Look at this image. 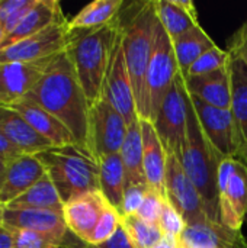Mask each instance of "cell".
<instances>
[{
  "label": "cell",
  "instance_id": "obj_1",
  "mask_svg": "<svg viewBox=\"0 0 247 248\" xmlns=\"http://www.w3.org/2000/svg\"><path fill=\"white\" fill-rule=\"evenodd\" d=\"M26 97L55 116L73 134L76 144L89 151L90 105L66 51L54 57Z\"/></svg>",
  "mask_w": 247,
  "mask_h": 248
},
{
  "label": "cell",
  "instance_id": "obj_2",
  "mask_svg": "<svg viewBox=\"0 0 247 248\" xmlns=\"http://www.w3.org/2000/svg\"><path fill=\"white\" fill-rule=\"evenodd\" d=\"M118 23L125 62L135 94L138 118L151 121L147 97V70L159 25L156 0L125 3L118 15Z\"/></svg>",
  "mask_w": 247,
  "mask_h": 248
},
{
  "label": "cell",
  "instance_id": "obj_3",
  "mask_svg": "<svg viewBox=\"0 0 247 248\" xmlns=\"http://www.w3.org/2000/svg\"><path fill=\"white\" fill-rule=\"evenodd\" d=\"M118 16L96 29L70 31L66 52L74 67L80 86L92 106L103 96L111 52L118 36Z\"/></svg>",
  "mask_w": 247,
  "mask_h": 248
},
{
  "label": "cell",
  "instance_id": "obj_4",
  "mask_svg": "<svg viewBox=\"0 0 247 248\" xmlns=\"http://www.w3.org/2000/svg\"><path fill=\"white\" fill-rule=\"evenodd\" d=\"M47 176L54 183L63 203L93 192H100L99 161L90 151L71 144L51 147L36 154Z\"/></svg>",
  "mask_w": 247,
  "mask_h": 248
},
{
  "label": "cell",
  "instance_id": "obj_5",
  "mask_svg": "<svg viewBox=\"0 0 247 248\" xmlns=\"http://www.w3.org/2000/svg\"><path fill=\"white\" fill-rule=\"evenodd\" d=\"M220 154L214 150L211 142L207 140L195 109L192 106L191 97L188 100V138L186 148L181 158V163L186 171V174L194 182L198 189L210 221H220V209H218V167L221 163Z\"/></svg>",
  "mask_w": 247,
  "mask_h": 248
},
{
  "label": "cell",
  "instance_id": "obj_6",
  "mask_svg": "<svg viewBox=\"0 0 247 248\" xmlns=\"http://www.w3.org/2000/svg\"><path fill=\"white\" fill-rule=\"evenodd\" d=\"M188 100L189 93L186 90L183 76L179 73L153 121L166 153L175 154L179 160L186 148Z\"/></svg>",
  "mask_w": 247,
  "mask_h": 248
},
{
  "label": "cell",
  "instance_id": "obj_7",
  "mask_svg": "<svg viewBox=\"0 0 247 248\" xmlns=\"http://www.w3.org/2000/svg\"><path fill=\"white\" fill-rule=\"evenodd\" d=\"M220 221L230 230L242 231L247 217V166L240 160L223 158L218 167Z\"/></svg>",
  "mask_w": 247,
  "mask_h": 248
},
{
  "label": "cell",
  "instance_id": "obj_8",
  "mask_svg": "<svg viewBox=\"0 0 247 248\" xmlns=\"http://www.w3.org/2000/svg\"><path fill=\"white\" fill-rule=\"evenodd\" d=\"M179 73L181 70L178 65L173 42L166 29L159 22L153 54L147 70V97L151 122L154 121Z\"/></svg>",
  "mask_w": 247,
  "mask_h": 248
},
{
  "label": "cell",
  "instance_id": "obj_9",
  "mask_svg": "<svg viewBox=\"0 0 247 248\" xmlns=\"http://www.w3.org/2000/svg\"><path fill=\"white\" fill-rule=\"evenodd\" d=\"M127 121L105 96L90 106L89 151L96 160L119 153L127 137Z\"/></svg>",
  "mask_w": 247,
  "mask_h": 248
},
{
  "label": "cell",
  "instance_id": "obj_10",
  "mask_svg": "<svg viewBox=\"0 0 247 248\" xmlns=\"http://www.w3.org/2000/svg\"><path fill=\"white\" fill-rule=\"evenodd\" d=\"M165 187L167 202L178 211L186 225L204 224L210 221L198 189L175 154H167Z\"/></svg>",
  "mask_w": 247,
  "mask_h": 248
},
{
  "label": "cell",
  "instance_id": "obj_11",
  "mask_svg": "<svg viewBox=\"0 0 247 248\" xmlns=\"http://www.w3.org/2000/svg\"><path fill=\"white\" fill-rule=\"evenodd\" d=\"M68 20H60L45 31L0 49V64L36 62L52 58L67 48Z\"/></svg>",
  "mask_w": 247,
  "mask_h": 248
},
{
  "label": "cell",
  "instance_id": "obj_12",
  "mask_svg": "<svg viewBox=\"0 0 247 248\" xmlns=\"http://www.w3.org/2000/svg\"><path fill=\"white\" fill-rule=\"evenodd\" d=\"M103 96L124 116L128 125L140 119L137 113L135 94L127 68L124 48H122V38L119 31L111 52V60L105 77Z\"/></svg>",
  "mask_w": 247,
  "mask_h": 248
},
{
  "label": "cell",
  "instance_id": "obj_13",
  "mask_svg": "<svg viewBox=\"0 0 247 248\" xmlns=\"http://www.w3.org/2000/svg\"><path fill=\"white\" fill-rule=\"evenodd\" d=\"M3 227L9 230H29L49 235L64 244V248L84 247V243L68 231L63 211L4 208Z\"/></svg>",
  "mask_w": 247,
  "mask_h": 248
},
{
  "label": "cell",
  "instance_id": "obj_14",
  "mask_svg": "<svg viewBox=\"0 0 247 248\" xmlns=\"http://www.w3.org/2000/svg\"><path fill=\"white\" fill-rule=\"evenodd\" d=\"M201 128L221 158H236V132L230 109L214 108L201 99L189 94Z\"/></svg>",
  "mask_w": 247,
  "mask_h": 248
},
{
  "label": "cell",
  "instance_id": "obj_15",
  "mask_svg": "<svg viewBox=\"0 0 247 248\" xmlns=\"http://www.w3.org/2000/svg\"><path fill=\"white\" fill-rule=\"evenodd\" d=\"M52 60L54 57L36 62L0 64V106L7 108L26 97Z\"/></svg>",
  "mask_w": 247,
  "mask_h": 248
},
{
  "label": "cell",
  "instance_id": "obj_16",
  "mask_svg": "<svg viewBox=\"0 0 247 248\" xmlns=\"http://www.w3.org/2000/svg\"><path fill=\"white\" fill-rule=\"evenodd\" d=\"M111 206L100 192L77 196L63 206L64 221L68 231L84 244H89L92 234L106 208Z\"/></svg>",
  "mask_w": 247,
  "mask_h": 248
},
{
  "label": "cell",
  "instance_id": "obj_17",
  "mask_svg": "<svg viewBox=\"0 0 247 248\" xmlns=\"http://www.w3.org/2000/svg\"><path fill=\"white\" fill-rule=\"evenodd\" d=\"M231 115L236 132V158L247 166V65L230 57Z\"/></svg>",
  "mask_w": 247,
  "mask_h": 248
},
{
  "label": "cell",
  "instance_id": "obj_18",
  "mask_svg": "<svg viewBox=\"0 0 247 248\" xmlns=\"http://www.w3.org/2000/svg\"><path fill=\"white\" fill-rule=\"evenodd\" d=\"M17 112L42 138H45L52 147H64L76 144L73 134L48 110L36 105L28 97H23L13 105L7 106ZM77 145V144H76Z\"/></svg>",
  "mask_w": 247,
  "mask_h": 248
},
{
  "label": "cell",
  "instance_id": "obj_19",
  "mask_svg": "<svg viewBox=\"0 0 247 248\" xmlns=\"http://www.w3.org/2000/svg\"><path fill=\"white\" fill-rule=\"evenodd\" d=\"M45 176L47 171L36 155L22 154L7 163L6 180L0 190V203L6 206Z\"/></svg>",
  "mask_w": 247,
  "mask_h": 248
},
{
  "label": "cell",
  "instance_id": "obj_20",
  "mask_svg": "<svg viewBox=\"0 0 247 248\" xmlns=\"http://www.w3.org/2000/svg\"><path fill=\"white\" fill-rule=\"evenodd\" d=\"M143 138V163L147 186L166 198V164L167 153L159 138V134L151 121L140 119Z\"/></svg>",
  "mask_w": 247,
  "mask_h": 248
},
{
  "label": "cell",
  "instance_id": "obj_21",
  "mask_svg": "<svg viewBox=\"0 0 247 248\" xmlns=\"http://www.w3.org/2000/svg\"><path fill=\"white\" fill-rule=\"evenodd\" d=\"M185 248H247L242 231H234L221 222L207 221L204 224L186 225L181 235Z\"/></svg>",
  "mask_w": 247,
  "mask_h": 248
},
{
  "label": "cell",
  "instance_id": "obj_22",
  "mask_svg": "<svg viewBox=\"0 0 247 248\" xmlns=\"http://www.w3.org/2000/svg\"><path fill=\"white\" fill-rule=\"evenodd\" d=\"M64 19L66 16L63 13L61 4L57 0H35V4L25 15L20 23L15 28V31L4 36L0 49L16 44L25 38L33 36Z\"/></svg>",
  "mask_w": 247,
  "mask_h": 248
},
{
  "label": "cell",
  "instance_id": "obj_23",
  "mask_svg": "<svg viewBox=\"0 0 247 248\" xmlns=\"http://www.w3.org/2000/svg\"><path fill=\"white\" fill-rule=\"evenodd\" d=\"M183 80L189 94L214 108H231V81L229 67L197 77H185Z\"/></svg>",
  "mask_w": 247,
  "mask_h": 248
},
{
  "label": "cell",
  "instance_id": "obj_24",
  "mask_svg": "<svg viewBox=\"0 0 247 248\" xmlns=\"http://www.w3.org/2000/svg\"><path fill=\"white\" fill-rule=\"evenodd\" d=\"M0 132L23 154L36 155L52 145L13 109L0 106Z\"/></svg>",
  "mask_w": 247,
  "mask_h": 248
},
{
  "label": "cell",
  "instance_id": "obj_25",
  "mask_svg": "<svg viewBox=\"0 0 247 248\" xmlns=\"http://www.w3.org/2000/svg\"><path fill=\"white\" fill-rule=\"evenodd\" d=\"M156 12L172 41L199 25L197 6L191 0H156Z\"/></svg>",
  "mask_w": 247,
  "mask_h": 248
},
{
  "label": "cell",
  "instance_id": "obj_26",
  "mask_svg": "<svg viewBox=\"0 0 247 248\" xmlns=\"http://www.w3.org/2000/svg\"><path fill=\"white\" fill-rule=\"evenodd\" d=\"M124 171H125V187L147 185L143 163V138L140 119L128 125L125 141L119 151Z\"/></svg>",
  "mask_w": 247,
  "mask_h": 248
},
{
  "label": "cell",
  "instance_id": "obj_27",
  "mask_svg": "<svg viewBox=\"0 0 247 248\" xmlns=\"http://www.w3.org/2000/svg\"><path fill=\"white\" fill-rule=\"evenodd\" d=\"M99 161V186L100 193L108 203L118 212L122 205L125 192V171L119 153L102 157Z\"/></svg>",
  "mask_w": 247,
  "mask_h": 248
},
{
  "label": "cell",
  "instance_id": "obj_28",
  "mask_svg": "<svg viewBox=\"0 0 247 248\" xmlns=\"http://www.w3.org/2000/svg\"><path fill=\"white\" fill-rule=\"evenodd\" d=\"M173 48L178 60V65L181 74L185 77L189 67L207 51L217 46L211 36L202 29L201 25L195 26L194 29L188 31L186 33L181 35L179 38L173 39Z\"/></svg>",
  "mask_w": 247,
  "mask_h": 248
},
{
  "label": "cell",
  "instance_id": "obj_29",
  "mask_svg": "<svg viewBox=\"0 0 247 248\" xmlns=\"http://www.w3.org/2000/svg\"><path fill=\"white\" fill-rule=\"evenodd\" d=\"M124 4V0H95L68 20V29L82 31L105 26L116 19Z\"/></svg>",
  "mask_w": 247,
  "mask_h": 248
},
{
  "label": "cell",
  "instance_id": "obj_30",
  "mask_svg": "<svg viewBox=\"0 0 247 248\" xmlns=\"http://www.w3.org/2000/svg\"><path fill=\"white\" fill-rule=\"evenodd\" d=\"M63 201L48 176L42 177L23 195L7 203V209H49L63 211Z\"/></svg>",
  "mask_w": 247,
  "mask_h": 248
},
{
  "label": "cell",
  "instance_id": "obj_31",
  "mask_svg": "<svg viewBox=\"0 0 247 248\" xmlns=\"http://www.w3.org/2000/svg\"><path fill=\"white\" fill-rule=\"evenodd\" d=\"M121 224L137 248H153L163 238L159 224L147 222L137 215L121 217Z\"/></svg>",
  "mask_w": 247,
  "mask_h": 248
},
{
  "label": "cell",
  "instance_id": "obj_32",
  "mask_svg": "<svg viewBox=\"0 0 247 248\" xmlns=\"http://www.w3.org/2000/svg\"><path fill=\"white\" fill-rule=\"evenodd\" d=\"M230 64V54L220 46H214L205 54H202L188 70L185 77H197L208 73H214L223 68H227ZM183 77V78H185Z\"/></svg>",
  "mask_w": 247,
  "mask_h": 248
},
{
  "label": "cell",
  "instance_id": "obj_33",
  "mask_svg": "<svg viewBox=\"0 0 247 248\" xmlns=\"http://www.w3.org/2000/svg\"><path fill=\"white\" fill-rule=\"evenodd\" d=\"M35 0H0V26L7 36L20 23Z\"/></svg>",
  "mask_w": 247,
  "mask_h": 248
},
{
  "label": "cell",
  "instance_id": "obj_34",
  "mask_svg": "<svg viewBox=\"0 0 247 248\" xmlns=\"http://www.w3.org/2000/svg\"><path fill=\"white\" fill-rule=\"evenodd\" d=\"M13 235V248H64V244L55 238L29 231V230H10Z\"/></svg>",
  "mask_w": 247,
  "mask_h": 248
},
{
  "label": "cell",
  "instance_id": "obj_35",
  "mask_svg": "<svg viewBox=\"0 0 247 248\" xmlns=\"http://www.w3.org/2000/svg\"><path fill=\"white\" fill-rule=\"evenodd\" d=\"M119 225H121V215L118 214V211L115 208L108 206L92 234L89 246H99V244L108 241L116 232Z\"/></svg>",
  "mask_w": 247,
  "mask_h": 248
},
{
  "label": "cell",
  "instance_id": "obj_36",
  "mask_svg": "<svg viewBox=\"0 0 247 248\" xmlns=\"http://www.w3.org/2000/svg\"><path fill=\"white\" fill-rule=\"evenodd\" d=\"M165 205H166V198L162 196L159 192L153 190L151 187H148L146 199H144L137 217H140L141 219H144L147 222L159 224V219L162 217Z\"/></svg>",
  "mask_w": 247,
  "mask_h": 248
},
{
  "label": "cell",
  "instance_id": "obj_37",
  "mask_svg": "<svg viewBox=\"0 0 247 248\" xmlns=\"http://www.w3.org/2000/svg\"><path fill=\"white\" fill-rule=\"evenodd\" d=\"M159 227H160L163 235L176 237V238H181V235L183 234V231L186 228V224H185L183 218L167 202V199H166V205L163 208L162 217L159 219Z\"/></svg>",
  "mask_w": 247,
  "mask_h": 248
},
{
  "label": "cell",
  "instance_id": "obj_38",
  "mask_svg": "<svg viewBox=\"0 0 247 248\" xmlns=\"http://www.w3.org/2000/svg\"><path fill=\"white\" fill-rule=\"evenodd\" d=\"M148 186L147 185H141V186H131V187H125L124 192V199H122V205L119 209V215L121 217H127V215H137L144 199L147 195Z\"/></svg>",
  "mask_w": 247,
  "mask_h": 248
},
{
  "label": "cell",
  "instance_id": "obj_39",
  "mask_svg": "<svg viewBox=\"0 0 247 248\" xmlns=\"http://www.w3.org/2000/svg\"><path fill=\"white\" fill-rule=\"evenodd\" d=\"M231 58L240 60L247 65V20L229 39V49Z\"/></svg>",
  "mask_w": 247,
  "mask_h": 248
},
{
  "label": "cell",
  "instance_id": "obj_40",
  "mask_svg": "<svg viewBox=\"0 0 247 248\" xmlns=\"http://www.w3.org/2000/svg\"><path fill=\"white\" fill-rule=\"evenodd\" d=\"M83 248H137L135 244L132 243V240L130 238L128 232L125 231V228L122 227V224L119 225V228L116 230V232L105 243L99 244V246H89L84 244Z\"/></svg>",
  "mask_w": 247,
  "mask_h": 248
},
{
  "label": "cell",
  "instance_id": "obj_41",
  "mask_svg": "<svg viewBox=\"0 0 247 248\" xmlns=\"http://www.w3.org/2000/svg\"><path fill=\"white\" fill-rule=\"evenodd\" d=\"M23 153L16 148L1 132H0V160L6 161V163H10L12 160L17 158L19 155H22Z\"/></svg>",
  "mask_w": 247,
  "mask_h": 248
},
{
  "label": "cell",
  "instance_id": "obj_42",
  "mask_svg": "<svg viewBox=\"0 0 247 248\" xmlns=\"http://www.w3.org/2000/svg\"><path fill=\"white\" fill-rule=\"evenodd\" d=\"M0 248H13L12 231L6 227H0Z\"/></svg>",
  "mask_w": 247,
  "mask_h": 248
},
{
  "label": "cell",
  "instance_id": "obj_43",
  "mask_svg": "<svg viewBox=\"0 0 247 248\" xmlns=\"http://www.w3.org/2000/svg\"><path fill=\"white\" fill-rule=\"evenodd\" d=\"M153 248H181V240L176 237L163 235V238Z\"/></svg>",
  "mask_w": 247,
  "mask_h": 248
},
{
  "label": "cell",
  "instance_id": "obj_44",
  "mask_svg": "<svg viewBox=\"0 0 247 248\" xmlns=\"http://www.w3.org/2000/svg\"><path fill=\"white\" fill-rule=\"evenodd\" d=\"M6 171H7V163L0 160V190H1L4 180H6Z\"/></svg>",
  "mask_w": 247,
  "mask_h": 248
},
{
  "label": "cell",
  "instance_id": "obj_45",
  "mask_svg": "<svg viewBox=\"0 0 247 248\" xmlns=\"http://www.w3.org/2000/svg\"><path fill=\"white\" fill-rule=\"evenodd\" d=\"M3 214H4V206L0 203V227H3Z\"/></svg>",
  "mask_w": 247,
  "mask_h": 248
},
{
  "label": "cell",
  "instance_id": "obj_46",
  "mask_svg": "<svg viewBox=\"0 0 247 248\" xmlns=\"http://www.w3.org/2000/svg\"><path fill=\"white\" fill-rule=\"evenodd\" d=\"M3 39H4V32H3V29H1V26H0V46H1Z\"/></svg>",
  "mask_w": 247,
  "mask_h": 248
}]
</instances>
